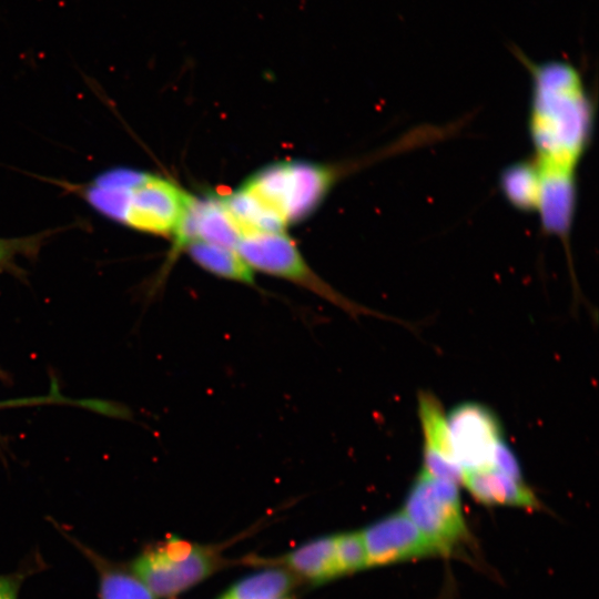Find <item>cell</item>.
Masks as SVG:
<instances>
[{
  "label": "cell",
  "mask_w": 599,
  "mask_h": 599,
  "mask_svg": "<svg viewBox=\"0 0 599 599\" xmlns=\"http://www.w3.org/2000/svg\"><path fill=\"white\" fill-rule=\"evenodd\" d=\"M183 250L201 268L233 282L255 286L254 271L235 248L193 240Z\"/></svg>",
  "instance_id": "4fadbf2b"
},
{
  "label": "cell",
  "mask_w": 599,
  "mask_h": 599,
  "mask_svg": "<svg viewBox=\"0 0 599 599\" xmlns=\"http://www.w3.org/2000/svg\"><path fill=\"white\" fill-rule=\"evenodd\" d=\"M194 197L170 180L139 171L128 184L121 224L158 235H175Z\"/></svg>",
  "instance_id": "5b68a950"
},
{
  "label": "cell",
  "mask_w": 599,
  "mask_h": 599,
  "mask_svg": "<svg viewBox=\"0 0 599 599\" xmlns=\"http://www.w3.org/2000/svg\"><path fill=\"white\" fill-rule=\"evenodd\" d=\"M333 181L334 172L327 166L285 162L263 169L241 186L288 225L308 215Z\"/></svg>",
  "instance_id": "7a4b0ae2"
},
{
  "label": "cell",
  "mask_w": 599,
  "mask_h": 599,
  "mask_svg": "<svg viewBox=\"0 0 599 599\" xmlns=\"http://www.w3.org/2000/svg\"><path fill=\"white\" fill-rule=\"evenodd\" d=\"M538 171L540 191L536 212L541 227L568 244L577 202L576 173L540 167Z\"/></svg>",
  "instance_id": "8fae6325"
},
{
  "label": "cell",
  "mask_w": 599,
  "mask_h": 599,
  "mask_svg": "<svg viewBox=\"0 0 599 599\" xmlns=\"http://www.w3.org/2000/svg\"><path fill=\"white\" fill-rule=\"evenodd\" d=\"M515 57L530 75L532 160L541 169L576 173L595 122L593 104L580 71L562 60L532 61L519 49Z\"/></svg>",
  "instance_id": "6da1fadb"
},
{
  "label": "cell",
  "mask_w": 599,
  "mask_h": 599,
  "mask_svg": "<svg viewBox=\"0 0 599 599\" xmlns=\"http://www.w3.org/2000/svg\"><path fill=\"white\" fill-rule=\"evenodd\" d=\"M500 189L517 210L536 212L540 191V175L532 159L507 166L500 175Z\"/></svg>",
  "instance_id": "2e32d148"
},
{
  "label": "cell",
  "mask_w": 599,
  "mask_h": 599,
  "mask_svg": "<svg viewBox=\"0 0 599 599\" xmlns=\"http://www.w3.org/2000/svg\"><path fill=\"white\" fill-rule=\"evenodd\" d=\"M242 234L221 197L194 199L174 235V245L166 264L193 240L235 248Z\"/></svg>",
  "instance_id": "30bf717a"
},
{
  "label": "cell",
  "mask_w": 599,
  "mask_h": 599,
  "mask_svg": "<svg viewBox=\"0 0 599 599\" xmlns=\"http://www.w3.org/2000/svg\"><path fill=\"white\" fill-rule=\"evenodd\" d=\"M0 376H3V373L0 370Z\"/></svg>",
  "instance_id": "7402d4cb"
},
{
  "label": "cell",
  "mask_w": 599,
  "mask_h": 599,
  "mask_svg": "<svg viewBox=\"0 0 599 599\" xmlns=\"http://www.w3.org/2000/svg\"><path fill=\"white\" fill-rule=\"evenodd\" d=\"M417 412L423 437V464L426 473L457 484L464 473L459 467L451 446L447 414L438 397L429 390L417 396Z\"/></svg>",
  "instance_id": "9c48e42d"
},
{
  "label": "cell",
  "mask_w": 599,
  "mask_h": 599,
  "mask_svg": "<svg viewBox=\"0 0 599 599\" xmlns=\"http://www.w3.org/2000/svg\"><path fill=\"white\" fill-rule=\"evenodd\" d=\"M461 484L479 502L490 506L538 508L539 501L522 478L496 468L466 473Z\"/></svg>",
  "instance_id": "7c38bea8"
},
{
  "label": "cell",
  "mask_w": 599,
  "mask_h": 599,
  "mask_svg": "<svg viewBox=\"0 0 599 599\" xmlns=\"http://www.w3.org/2000/svg\"><path fill=\"white\" fill-rule=\"evenodd\" d=\"M237 253L253 271L290 281L334 304L351 316L376 314L346 298L306 263L296 244L285 232H264L243 235L236 246Z\"/></svg>",
  "instance_id": "3957f363"
},
{
  "label": "cell",
  "mask_w": 599,
  "mask_h": 599,
  "mask_svg": "<svg viewBox=\"0 0 599 599\" xmlns=\"http://www.w3.org/2000/svg\"><path fill=\"white\" fill-rule=\"evenodd\" d=\"M335 549L341 575L368 567L361 532H344L335 536Z\"/></svg>",
  "instance_id": "d6986e66"
},
{
  "label": "cell",
  "mask_w": 599,
  "mask_h": 599,
  "mask_svg": "<svg viewBox=\"0 0 599 599\" xmlns=\"http://www.w3.org/2000/svg\"><path fill=\"white\" fill-rule=\"evenodd\" d=\"M21 575H0V599H18Z\"/></svg>",
  "instance_id": "ffe728a7"
},
{
  "label": "cell",
  "mask_w": 599,
  "mask_h": 599,
  "mask_svg": "<svg viewBox=\"0 0 599 599\" xmlns=\"http://www.w3.org/2000/svg\"><path fill=\"white\" fill-rule=\"evenodd\" d=\"M278 599H288L287 597L278 598Z\"/></svg>",
  "instance_id": "44dd1931"
},
{
  "label": "cell",
  "mask_w": 599,
  "mask_h": 599,
  "mask_svg": "<svg viewBox=\"0 0 599 599\" xmlns=\"http://www.w3.org/2000/svg\"><path fill=\"white\" fill-rule=\"evenodd\" d=\"M402 511L435 545L439 555L449 554L467 538L458 484L453 480L420 469Z\"/></svg>",
  "instance_id": "277c9868"
},
{
  "label": "cell",
  "mask_w": 599,
  "mask_h": 599,
  "mask_svg": "<svg viewBox=\"0 0 599 599\" xmlns=\"http://www.w3.org/2000/svg\"><path fill=\"white\" fill-rule=\"evenodd\" d=\"M287 565L296 572L316 582L341 575L335 549V536L307 542L287 556Z\"/></svg>",
  "instance_id": "5bb4252c"
},
{
  "label": "cell",
  "mask_w": 599,
  "mask_h": 599,
  "mask_svg": "<svg viewBox=\"0 0 599 599\" xmlns=\"http://www.w3.org/2000/svg\"><path fill=\"white\" fill-rule=\"evenodd\" d=\"M292 578L282 570L251 575L230 588L220 599H278L286 597Z\"/></svg>",
  "instance_id": "e0dca14e"
},
{
  "label": "cell",
  "mask_w": 599,
  "mask_h": 599,
  "mask_svg": "<svg viewBox=\"0 0 599 599\" xmlns=\"http://www.w3.org/2000/svg\"><path fill=\"white\" fill-rule=\"evenodd\" d=\"M80 546L98 571L100 599H154L153 593L134 573Z\"/></svg>",
  "instance_id": "9a60e30c"
},
{
  "label": "cell",
  "mask_w": 599,
  "mask_h": 599,
  "mask_svg": "<svg viewBox=\"0 0 599 599\" xmlns=\"http://www.w3.org/2000/svg\"><path fill=\"white\" fill-rule=\"evenodd\" d=\"M368 566L439 555L435 545L400 510L361 532Z\"/></svg>",
  "instance_id": "ba28073f"
},
{
  "label": "cell",
  "mask_w": 599,
  "mask_h": 599,
  "mask_svg": "<svg viewBox=\"0 0 599 599\" xmlns=\"http://www.w3.org/2000/svg\"><path fill=\"white\" fill-rule=\"evenodd\" d=\"M456 460L463 473L491 468L498 446L505 440L498 416L486 405L465 402L447 413Z\"/></svg>",
  "instance_id": "52a82bcc"
},
{
  "label": "cell",
  "mask_w": 599,
  "mask_h": 599,
  "mask_svg": "<svg viewBox=\"0 0 599 599\" xmlns=\"http://www.w3.org/2000/svg\"><path fill=\"white\" fill-rule=\"evenodd\" d=\"M213 568L212 556L202 547L172 537L148 548L132 564L133 573L153 596L169 598L204 579Z\"/></svg>",
  "instance_id": "8992f818"
},
{
  "label": "cell",
  "mask_w": 599,
  "mask_h": 599,
  "mask_svg": "<svg viewBox=\"0 0 599 599\" xmlns=\"http://www.w3.org/2000/svg\"><path fill=\"white\" fill-rule=\"evenodd\" d=\"M49 235L50 232H44L26 237L0 238V270L13 274L21 273L17 260L21 256L29 258L35 256Z\"/></svg>",
  "instance_id": "ac0fdd59"
}]
</instances>
